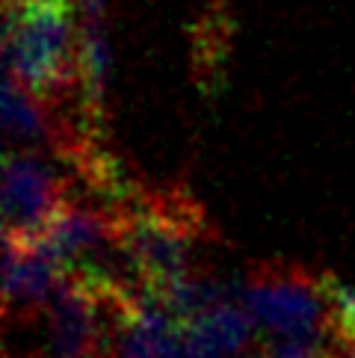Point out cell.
<instances>
[{"label": "cell", "instance_id": "cell-1", "mask_svg": "<svg viewBox=\"0 0 355 358\" xmlns=\"http://www.w3.org/2000/svg\"><path fill=\"white\" fill-rule=\"evenodd\" d=\"M3 69L39 101H54L80 83L71 6H6Z\"/></svg>", "mask_w": 355, "mask_h": 358}, {"label": "cell", "instance_id": "cell-2", "mask_svg": "<svg viewBox=\"0 0 355 358\" xmlns=\"http://www.w3.org/2000/svg\"><path fill=\"white\" fill-rule=\"evenodd\" d=\"M240 302L266 335L335 341L338 320L328 275L311 278L296 266H261L240 290Z\"/></svg>", "mask_w": 355, "mask_h": 358}, {"label": "cell", "instance_id": "cell-3", "mask_svg": "<svg viewBox=\"0 0 355 358\" xmlns=\"http://www.w3.org/2000/svg\"><path fill=\"white\" fill-rule=\"evenodd\" d=\"M122 258L139 275V287H160L189 273L198 213L189 204L143 201L116 213Z\"/></svg>", "mask_w": 355, "mask_h": 358}, {"label": "cell", "instance_id": "cell-4", "mask_svg": "<svg viewBox=\"0 0 355 358\" xmlns=\"http://www.w3.org/2000/svg\"><path fill=\"white\" fill-rule=\"evenodd\" d=\"M62 204L66 196L54 169L30 148L12 145L3 160V237L30 243Z\"/></svg>", "mask_w": 355, "mask_h": 358}, {"label": "cell", "instance_id": "cell-5", "mask_svg": "<svg viewBox=\"0 0 355 358\" xmlns=\"http://www.w3.org/2000/svg\"><path fill=\"white\" fill-rule=\"evenodd\" d=\"M30 246L48 255L62 273H95L119 278L107 264L113 249H119L116 216L110 213L74 208L66 201L45 225V231L30 240Z\"/></svg>", "mask_w": 355, "mask_h": 358}, {"label": "cell", "instance_id": "cell-6", "mask_svg": "<svg viewBox=\"0 0 355 358\" xmlns=\"http://www.w3.org/2000/svg\"><path fill=\"white\" fill-rule=\"evenodd\" d=\"M104 0H80L78 27V74H80V104L89 131H104V101L110 74V42Z\"/></svg>", "mask_w": 355, "mask_h": 358}, {"label": "cell", "instance_id": "cell-7", "mask_svg": "<svg viewBox=\"0 0 355 358\" xmlns=\"http://www.w3.org/2000/svg\"><path fill=\"white\" fill-rule=\"evenodd\" d=\"M62 278V270L30 243L6 237L3 258V305L6 317H30L45 311Z\"/></svg>", "mask_w": 355, "mask_h": 358}, {"label": "cell", "instance_id": "cell-8", "mask_svg": "<svg viewBox=\"0 0 355 358\" xmlns=\"http://www.w3.org/2000/svg\"><path fill=\"white\" fill-rule=\"evenodd\" d=\"M252 329L255 320L243 302H222L184 323V352L187 358H234L249 347Z\"/></svg>", "mask_w": 355, "mask_h": 358}, {"label": "cell", "instance_id": "cell-9", "mask_svg": "<svg viewBox=\"0 0 355 358\" xmlns=\"http://www.w3.org/2000/svg\"><path fill=\"white\" fill-rule=\"evenodd\" d=\"M42 104L45 101H39L30 89H24L15 78L6 74V83H3V131H6L9 145L45 148V145L54 143Z\"/></svg>", "mask_w": 355, "mask_h": 358}, {"label": "cell", "instance_id": "cell-10", "mask_svg": "<svg viewBox=\"0 0 355 358\" xmlns=\"http://www.w3.org/2000/svg\"><path fill=\"white\" fill-rule=\"evenodd\" d=\"M261 358H335L332 341H308V338H284L266 335L261 343Z\"/></svg>", "mask_w": 355, "mask_h": 358}, {"label": "cell", "instance_id": "cell-11", "mask_svg": "<svg viewBox=\"0 0 355 358\" xmlns=\"http://www.w3.org/2000/svg\"><path fill=\"white\" fill-rule=\"evenodd\" d=\"M328 293H332V305H335L338 335L340 338H355V287L328 278Z\"/></svg>", "mask_w": 355, "mask_h": 358}, {"label": "cell", "instance_id": "cell-12", "mask_svg": "<svg viewBox=\"0 0 355 358\" xmlns=\"http://www.w3.org/2000/svg\"><path fill=\"white\" fill-rule=\"evenodd\" d=\"M335 358H355V338H340L335 335Z\"/></svg>", "mask_w": 355, "mask_h": 358}, {"label": "cell", "instance_id": "cell-13", "mask_svg": "<svg viewBox=\"0 0 355 358\" xmlns=\"http://www.w3.org/2000/svg\"><path fill=\"white\" fill-rule=\"evenodd\" d=\"M30 3H48V6H71L74 0H6V6H30Z\"/></svg>", "mask_w": 355, "mask_h": 358}]
</instances>
